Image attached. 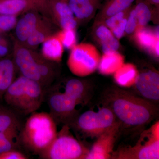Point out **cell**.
<instances>
[{"mask_svg": "<svg viewBox=\"0 0 159 159\" xmlns=\"http://www.w3.org/2000/svg\"><path fill=\"white\" fill-rule=\"evenodd\" d=\"M114 157L119 159H158L159 122L144 132L134 146L122 148L118 151Z\"/></svg>", "mask_w": 159, "mask_h": 159, "instance_id": "obj_7", "label": "cell"}, {"mask_svg": "<svg viewBox=\"0 0 159 159\" xmlns=\"http://www.w3.org/2000/svg\"><path fill=\"white\" fill-rule=\"evenodd\" d=\"M48 102L49 113L57 125L62 123L70 126L78 116L77 102L64 92L50 93Z\"/></svg>", "mask_w": 159, "mask_h": 159, "instance_id": "obj_8", "label": "cell"}, {"mask_svg": "<svg viewBox=\"0 0 159 159\" xmlns=\"http://www.w3.org/2000/svg\"><path fill=\"white\" fill-rule=\"evenodd\" d=\"M146 2H148L149 4L153 6L157 9L159 8V0H145Z\"/></svg>", "mask_w": 159, "mask_h": 159, "instance_id": "obj_36", "label": "cell"}, {"mask_svg": "<svg viewBox=\"0 0 159 159\" xmlns=\"http://www.w3.org/2000/svg\"><path fill=\"white\" fill-rule=\"evenodd\" d=\"M116 118L111 109L103 107L97 112L86 111L78 116L70 126L87 136L98 137L116 123Z\"/></svg>", "mask_w": 159, "mask_h": 159, "instance_id": "obj_6", "label": "cell"}, {"mask_svg": "<svg viewBox=\"0 0 159 159\" xmlns=\"http://www.w3.org/2000/svg\"><path fill=\"white\" fill-rule=\"evenodd\" d=\"M134 7L138 21V27H146L151 21L158 22L159 9L145 0H136Z\"/></svg>", "mask_w": 159, "mask_h": 159, "instance_id": "obj_17", "label": "cell"}, {"mask_svg": "<svg viewBox=\"0 0 159 159\" xmlns=\"http://www.w3.org/2000/svg\"><path fill=\"white\" fill-rule=\"evenodd\" d=\"M124 63V58L118 51L103 54L98 66L100 74L105 75L114 74Z\"/></svg>", "mask_w": 159, "mask_h": 159, "instance_id": "obj_19", "label": "cell"}, {"mask_svg": "<svg viewBox=\"0 0 159 159\" xmlns=\"http://www.w3.org/2000/svg\"><path fill=\"white\" fill-rule=\"evenodd\" d=\"M33 6L34 4L32 0H2L0 1V14L15 16Z\"/></svg>", "mask_w": 159, "mask_h": 159, "instance_id": "obj_26", "label": "cell"}, {"mask_svg": "<svg viewBox=\"0 0 159 159\" xmlns=\"http://www.w3.org/2000/svg\"><path fill=\"white\" fill-rule=\"evenodd\" d=\"M92 29L94 39L101 47L103 54L118 51L120 47L119 40L103 23H93Z\"/></svg>", "mask_w": 159, "mask_h": 159, "instance_id": "obj_13", "label": "cell"}, {"mask_svg": "<svg viewBox=\"0 0 159 159\" xmlns=\"http://www.w3.org/2000/svg\"><path fill=\"white\" fill-rule=\"evenodd\" d=\"M142 97L151 101L159 100V74L153 69L139 72L134 84Z\"/></svg>", "mask_w": 159, "mask_h": 159, "instance_id": "obj_10", "label": "cell"}, {"mask_svg": "<svg viewBox=\"0 0 159 159\" xmlns=\"http://www.w3.org/2000/svg\"><path fill=\"white\" fill-rule=\"evenodd\" d=\"M39 25L38 19L34 13H27L16 25V34L18 39L21 42L26 41L30 34Z\"/></svg>", "mask_w": 159, "mask_h": 159, "instance_id": "obj_21", "label": "cell"}, {"mask_svg": "<svg viewBox=\"0 0 159 159\" xmlns=\"http://www.w3.org/2000/svg\"><path fill=\"white\" fill-rule=\"evenodd\" d=\"M119 125L116 122L98 137L90 150L84 157L85 159L111 158L115 142L119 132Z\"/></svg>", "mask_w": 159, "mask_h": 159, "instance_id": "obj_9", "label": "cell"}, {"mask_svg": "<svg viewBox=\"0 0 159 159\" xmlns=\"http://www.w3.org/2000/svg\"><path fill=\"white\" fill-rule=\"evenodd\" d=\"M26 156L16 149L8 151L0 154V159H26Z\"/></svg>", "mask_w": 159, "mask_h": 159, "instance_id": "obj_34", "label": "cell"}, {"mask_svg": "<svg viewBox=\"0 0 159 159\" xmlns=\"http://www.w3.org/2000/svg\"><path fill=\"white\" fill-rule=\"evenodd\" d=\"M17 138L11 134L0 132V154L8 151L16 149L18 143L15 140Z\"/></svg>", "mask_w": 159, "mask_h": 159, "instance_id": "obj_28", "label": "cell"}, {"mask_svg": "<svg viewBox=\"0 0 159 159\" xmlns=\"http://www.w3.org/2000/svg\"><path fill=\"white\" fill-rule=\"evenodd\" d=\"M44 97V89L39 82L21 76L9 86L3 99L13 110L28 115L39 109Z\"/></svg>", "mask_w": 159, "mask_h": 159, "instance_id": "obj_3", "label": "cell"}, {"mask_svg": "<svg viewBox=\"0 0 159 159\" xmlns=\"http://www.w3.org/2000/svg\"><path fill=\"white\" fill-rule=\"evenodd\" d=\"M15 66L11 60L0 61V99H3L7 89L14 81Z\"/></svg>", "mask_w": 159, "mask_h": 159, "instance_id": "obj_23", "label": "cell"}, {"mask_svg": "<svg viewBox=\"0 0 159 159\" xmlns=\"http://www.w3.org/2000/svg\"><path fill=\"white\" fill-rule=\"evenodd\" d=\"M127 16L123 19L120 23L111 30L114 36L118 39H121L125 34V27H126Z\"/></svg>", "mask_w": 159, "mask_h": 159, "instance_id": "obj_33", "label": "cell"}, {"mask_svg": "<svg viewBox=\"0 0 159 159\" xmlns=\"http://www.w3.org/2000/svg\"><path fill=\"white\" fill-rule=\"evenodd\" d=\"M0 41H1V39H0Z\"/></svg>", "mask_w": 159, "mask_h": 159, "instance_id": "obj_38", "label": "cell"}, {"mask_svg": "<svg viewBox=\"0 0 159 159\" xmlns=\"http://www.w3.org/2000/svg\"><path fill=\"white\" fill-rule=\"evenodd\" d=\"M15 63L22 76L41 84L35 56L31 51L26 48L19 47L15 53Z\"/></svg>", "mask_w": 159, "mask_h": 159, "instance_id": "obj_11", "label": "cell"}, {"mask_svg": "<svg viewBox=\"0 0 159 159\" xmlns=\"http://www.w3.org/2000/svg\"><path fill=\"white\" fill-rule=\"evenodd\" d=\"M57 125L48 113L34 112L22 126L18 143L26 150L39 156L56 138Z\"/></svg>", "mask_w": 159, "mask_h": 159, "instance_id": "obj_1", "label": "cell"}, {"mask_svg": "<svg viewBox=\"0 0 159 159\" xmlns=\"http://www.w3.org/2000/svg\"><path fill=\"white\" fill-rule=\"evenodd\" d=\"M66 1H68V0H66Z\"/></svg>", "mask_w": 159, "mask_h": 159, "instance_id": "obj_37", "label": "cell"}, {"mask_svg": "<svg viewBox=\"0 0 159 159\" xmlns=\"http://www.w3.org/2000/svg\"><path fill=\"white\" fill-rule=\"evenodd\" d=\"M64 89V93L74 99L77 105L86 101L88 89L86 83L82 80L76 78L68 80Z\"/></svg>", "mask_w": 159, "mask_h": 159, "instance_id": "obj_20", "label": "cell"}, {"mask_svg": "<svg viewBox=\"0 0 159 159\" xmlns=\"http://www.w3.org/2000/svg\"><path fill=\"white\" fill-rule=\"evenodd\" d=\"M49 5L54 11L57 22L62 29H75L77 20L66 0H50Z\"/></svg>", "mask_w": 159, "mask_h": 159, "instance_id": "obj_14", "label": "cell"}, {"mask_svg": "<svg viewBox=\"0 0 159 159\" xmlns=\"http://www.w3.org/2000/svg\"><path fill=\"white\" fill-rule=\"evenodd\" d=\"M35 56L37 63L38 70L41 78V84L44 87H47L51 84L55 76V71L54 66L49 60L43 57Z\"/></svg>", "mask_w": 159, "mask_h": 159, "instance_id": "obj_25", "label": "cell"}, {"mask_svg": "<svg viewBox=\"0 0 159 159\" xmlns=\"http://www.w3.org/2000/svg\"><path fill=\"white\" fill-rule=\"evenodd\" d=\"M101 56L96 46L90 43H81L71 49L68 66L75 76L87 77L98 68Z\"/></svg>", "mask_w": 159, "mask_h": 159, "instance_id": "obj_5", "label": "cell"}, {"mask_svg": "<svg viewBox=\"0 0 159 159\" xmlns=\"http://www.w3.org/2000/svg\"><path fill=\"white\" fill-rule=\"evenodd\" d=\"M136 0H105L102 2L93 23L102 22L104 20L120 12L130 8Z\"/></svg>", "mask_w": 159, "mask_h": 159, "instance_id": "obj_15", "label": "cell"}, {"mask_svg": "<svg viewBox=\"0 0 159 159\" xmlns=\"http://www.w3.org/2000/svg\"><path fill=\"white\" fill-rule=\"evenodd\" d=\"M69 125H64L53 142L39 155L44 159H84L89 150L70 134Z\"/></svg>", "mask_w": 159, "mask_h": 159, "instance_id": "obj_4", "label": "cell"}, {"mask_svg": "<svg viewBox=\"0 0 159 159\" xmlns=\"http://www.w3.org/2000/svg\"><path fill=\"white\" fill-rule=\"evenodd\" d=\"M57 36L61 42L64 48L72 49L76 45L77 36L75 29H62Z\"/></svg>", "mask_w": 159, "mask_h": 159, "instance_id": "obj_27", "label": "cell"}, {"mask_svg": "<svg viewBox=\"0 0 159 159\" xmlns=\"http://www.w3.org/2000/svg\"><path fill=\"white\" fill-rule=\"evenodd\" d=\"M134 39L138 46L152 54L154 47L159 43L158 30L154 31L147 27H138L134 33Z\"/></svg>", "mask_w": 159, "mask_h": 159, "instance_id": "obj_18", "label": "cell"}, {"mask_svg": "<svg viewBox=\"0 0 159 159\" xmlns=\"http://www.w3.org/2000/svg\"><path fill=\"white\" fill-rule=\"evenodd\" d=\"M64 48L61 42L57 35L47 38L43 42V56L51 61L58 62L62 58Z\"/></svg>", "mask_w": 159, "mask_h": 159, "instance_id": "obj_22", "label": "cell"}, {"mask_svg": "<svg viewBox=\"0 0 159 159\" xmlns=\"http://www.w3.org/2000/svg\"><path fill=\"white\" fill-rule=\"evenodd\" d=\"M47 38L45 31L40 28L39 25L37 28L30 34L26 41L29 46L34 47L43 43Z\"/></svg>", "mask_w": 159, "mask_h": 159, "instance_id": "obj_29", "label": "cell"}, {"mask_svg": "<svg viewBox=\"0 0 159 159\" xmlns=\"http://www.w3.org/2000/svg\"><path fill=\"white\" fill-rule=\"evenodd\" d=\"M139 71L136 67L130 63L123 64L114 74L115 81L119 85L129 87L134 84Z\"/></svg>", "mask_w": 159, "mask_h": 159, "instance_id": "obj_24", "label": "cell"}, {"mask_svg": "<svg viewBox=\"0 0 159 159\" xmlns=\"http://www.w3.org/2000/svg\"><path fill=\"white\" fill-rule=\"evenodd\" d=\"M103 0H68L69 6L77 22L87 23L95 17Z\"/></svg>", "mask_w": 159, "mask_h": 159, "instance_id": "obj_12", "label": "cell"}, {"mask_svg": "<svg viewBox=\"0 0 159 159\" xmlns=\"http://www.w3.org/2000/svg\"><path fill=\"white\" fill-rule=\"evenodd\" d=\"M16 24L15 16L0 15V30L8 31L12 29Z\"/></svg>", "mask_w": 159, "mask_h": 159, "instance_id": "obj_32", "label": "cell"}, {"mask_svg": "<svg viewBox=\"0 0 159 159\" xmlns=\"http://www.w3.org/2000/svg\"><path fill=\"white\" fill-rule=\"evenodd\" d=\"M138 28V21L134 6H132L127 17L125 34H132L134 33Z\"/></svg>", "mask_w": 159, "mask_h": 159, "instance_id": "obj_31", "label": "cell"}, {"mask_svg": "<svg viewBox=\"0 0 159 159\" xmlns=\"http://www.w3.org/2000/svg\"><path fill=\"white\" fill-rule=\"evenodd\" d=\"M22 126L15 111L0 106V132L11 134L18 137Z\"/></svg>", "mask_w": 159, "mask_h": 159, "instance_id": "obj_16", "label": "cell"}, {"mask_svg": "<svg viewBox=\"0 0 159 159\" xmlns=\"http://www.w3.org/2000/svg\"><path fill=\"white\" fill-rule=\"evenodd\" d=\"M111 109L116 117L129 126L147 124L154 119L157 109L148 100L124 91H117L111 97Z\"/></svg>", "mask_w": 159, "mask_h": 159, "instance_id": "obj_2", "label": "cell"}, {"mask_svg": "<svg viewBox=\"0 0 159 159\" xmlns=\"http://www.w3.org/2000/svg\"><path fill=\"white\" fill-rule=\"evenodd\" d=\"M131 7L132 6H131L130 8L126 9V10L120 11V12H118V13L110 16L109 17L107 18V19L104 20L102 23H103L108 29L111 30L116 25L119 23H120L123 19L128 16Z\"/></svg>", "mask_w": 159, "mask_h": 159, "instance_id": "obj_30", "label": "cell"}, {"mask_svg": "<svg viewBox=\"0 0 159 159\" xmlns=\"http://www.w3.org/2000/svg\"><path fill=\"white\" fill-rule=\"evenodd\" d=\"M34 5L40 6H48L50 0H32Z\"/></svg>", "mask_w": 159, "mask_h": 159, "instance_id": "obj_35", "label": "cell"}]
</instances>
